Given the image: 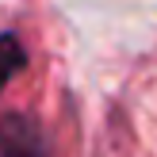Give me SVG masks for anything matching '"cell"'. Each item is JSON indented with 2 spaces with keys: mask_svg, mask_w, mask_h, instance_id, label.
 Returning <instances> with one entry per match:
<instances>
[{
  "mask_svg": "<svg viewBox=\"0 0 157 157\" xmlns=\"http://www.w3.org/2000/svg\"><path fill=\"white\" fill-rule=\"evenodd\" d=\"M0 157H46V138L35 119L4 115L0 119Z\"/></svg>",
  "mask_w": 157,
  "mask_h": 157,
  "instance_id": "1",
  "label": "cell"
},
{
  "mask_svg": "<svg viewBox=\"0 0 157 157\" xmlns=\"http://www.w3.org/2000/svg\"><path fill=\"white\" fill-rule=\"evenodd\" d=\"M23 65H27L23 42L12 35V31H4V35H0V92L8 88V81H12L15 73H23Z\"/></svg>",
  "mask_w": 157,
  "mask_h": 157,
  "instance_id": "2",
  "label": "cell"
}]
</instances>
